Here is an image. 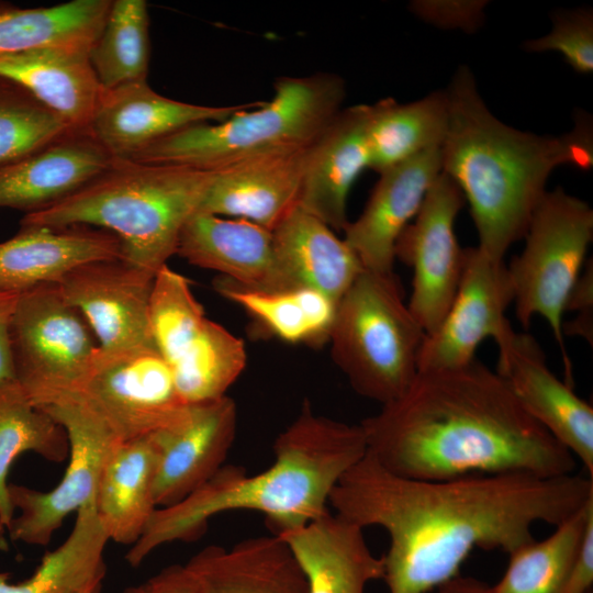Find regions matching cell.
<instances>
[{"instance_id": "obj_18", "label": "cell", "mask_w": 593, "mask_h": 593, "mask_svg": "<svg viewBox=\"0 0 593 593\" xmlns=\"http://www.w3.org/2000/svg\"><path fill=\"white\" fill-rule=\"evenodd\" d=\"M253 103H187L157 93L147 80L135 81L102 90L88 128L114 159H131L169 134L193 124L222 122Z\"/></svg>"}, {"instance_id": "obj_3", "label": "cell", "mask_w": 593, "mask_h": 593, "mask_svg": "<svg viewBox=\"0 0 593 593\" xmlns=\"http://www.w3.org/2000/svg\"><path fill=\"white\" fill-rule=\"evenodd\" d=\"M448 130L441 171L460 189L479 236L478 247L495 260L522 239L560 166H593L591 120L578 118L561 135L523 132L504 124L481 98L475 79L461 66L446 89Z\"/></svg>"}, {"instance_id": "obj_14", "label": "cell", "mask_w": 593, "mask_h": 593, "mask_svg": "<svg viewBox=\"0 0 593 593\" xmlns=\"http://www.w3.org/2000/svg\"><path fill=\"white\" fill-rule=\"evenodd\" d=\"M513 301L504 261L478 246L465 249L456 294L438 327L425 337L418 371L456 369L475 360L479 345L488 337L495 339L511 324L505 311Z\"/></svg>"}, {"instance_id": "obj_28", "label": "cell", "mask_w": 593, "mask_h": 593, "mask_svg": "<svg viewBox=\"0 0 593 593\" xmlns=\"http://www.w3.org/2000/svg\"><path fill=\"white\" fill-rule=\"evenodd\" d=\"M0 77L25 88L72 128H88L100 83L88 53L37 48L0 55Z\"/></svg>"}, {"instance_id": "obj_22", "label": "cell", "mask_w": 593, "mask_h": 593, "mask_svg": "<svg viewBox=\"0 0 593 593\" xmlns=\"http://www.w3.org/2000/svg\"><path fill=\"white\" fill-rule=\"evenodd\" d=\"M369 104L342 109L310 146L299 204L334 231L347 223L350 189L370 166Z\"/></svg>"}, {"instance_id": "obj_39", "label": "cell", "mask_w": 593, "mask_h": 593, "mask_svg": "<svg viewBox=\"0 0 593 593\" xmlns=\"http://www.w3.org/2000/svg\"><path fill=\"white\" fill-rule=\"evenodd\" d=\"M122 593H203V591L186 564H172L142 583L126 588Z\"/></svg>"}, {"instance_id": "obj_6", "label": "cell", "mask_w": 593, "mask_h": 593, "mask_svg": "<svg viewBox=\"0 0 593 593\" xmlns=\"http://www.w3.org/2000/svg\"><path fill=\"white\" fill-rule=\"evenodd\" d=\"M273 97L254 102L222 122L199 123L143 148L131 160L216 171L254 157L310 147L343 109V78L318 72L283 76Z\"/></svg>"}, {"instance_id": "obj_5", "label": "cell", "mask_w": 593, "mask_h": 593, "mask_svg": "<svg viewBox=\"0 0 593 593\" xmlns=\"http://www.w3.org/2000/svg\"><path fill=\"white\" fill-rule=\"evenodd\" d=\"M213 172L115 159L89 183L21 225H85L114 234L123 260L157 272L177 253L180 232L200 206Z\"/></svg>"}, {"instance_id": "obj_25", "label": "cell", "mask_w": 593, "mask_h": 593, "mask_svg": "<svg viewBox=\"0 0 593 593\" xmlns=\"http://www.w3.org/2000/svg\"><path fill=\"white\" fill-rule=\"evenodd\" d=\"M186 566L203 593H307L291 549L273 534L247 538L231 548L210 545Z\"/></svg>"}, {"instance_id": "obj_31", "label": "cell", "mask_w": 593, "mask_h": 593, "mask_svg": "<svg viewBox=\"0 0 593 593\" xmlns=\"http://www.w3.org/2000/svg\"><path fill=\"white\" fill-rule=\"evenodd\" d=\"M112 0H72L52 7L0 4V55L37 48L89 52Z\"/></svg>"}, {"instance_id": "obj_11", "label": "cell", "mask_w": 593, "mask_h": 593, "mask_svg": "<svg viewBox=\"0 0 593 593\" xmlns=\"http://www.w3.org/2000/svg\"><path fill=\"white\" fill-rule=\"evenodd\" d=\"M71 399L91 410L120 441L168 427L188 405L155 346L111 356L98 353L87 384Z\"/></svg>"}, {"instance_id": "obj_41", "label": "cell", "mask_w": 593, "mask_h": 593, "mask_svg": "<svg viewBox=\"0 0 593 593\" xmlns=\"http://www.w3.org/2000/svg\"><path fill=\"white\" fill-rule=\"evenodd\" d=\"M593 584V514L590 515L583 537L564 580L561 593H591Z\"/></svg>"}, {"instance_id": "obj_30", "label": "cell", "mask_w": 593, "mask_h": 593, "mask_svg": "<svg viewBox=\"0 0 593 593\" xmlns=\"http://www.w3.org/2000/svg\"><path fill=\"white\" fill-rule=\"evenodd\" d=\"M448 121L446 90L407 103L385 98L369 104V168L381 174L428 149L440 147Z\"/></svg>"}, {"instance_id": "obj_10", "label": "cell", "mask_w": 593, "mask_h": 593, "mask_svg": "<svg viewBox=\"0 0 593 593\" xmlns=\"http://www.w3.org/2000/svg\"><path fill=\"white\" fill-rule=\"evenodd\" d=\"M59 424L68 438V465L59 483L49 491L9 484L14 515L11 539L45 546L64 519L96 503L99 481L113 448L121 443L83 403L68 399L41 409Z\"/></svg>"}, {"instance_id": "obj_23", "label": "cell", "mask_w": 593, "mask_h": 593, "mask_svg": "<svg viewBox=\"0 0 593 593\" xmlns=\"http://www.w3.org/2000/svg\"><path fill=\"white\" fill-rule=\"evenodd\" d=\"M123 259L121 240L104 230L71 225H21L0 242V290L22 293L46 283H58L88 262Z\"/></svg>"}, {"instance_id": "obj_35", "label": "cell", "mask_w": 593, "mask_h": 593, "mask_svg": "<svg viewBox=\"0 0 593 593\" xmlns=\"http://www.w3.org/2000/svg\"><path fill=\"white\" fill-rule=\"evenodd\" d=\"M88 57L102 90L147 80L149 15L145 0H112Z\"/></svg>"}, {"instance_id": "obj_37", "label": "cell", "mask_w": 593, "mask_h": 593, "mask_svg": "<svg viewBox=\"0 0 593 593\" xmlns=\"http://www.w3.org/2000/svg\"><path fill=\"white\" fill-rule=\"evenodd\" d=\"M71 128L25 88L0 77V165L45 146Z\"/></svg>"}, {"instance_id": "obj_40", "label": "cell", "mask_w": 593, "mask_h": 593, "mask_svg": "<svg viewBox=\"0 0 593 593\" xmlns=\"http://www.w3.org/2000/svg\"><path fill=\"white\" fill-rule=\"evenodd\" d=\"M592 266L585 268L573 287L566 311L578 310L580 313L569 326L562 328L563 334H577L592 344V306H593V275Z\"/></svg>"}, {"instance_id": "obj_29", "label": "cell", "mask_w": 593, "mask_h": 593, "mask_svg": "<svg viewBox=\"0 0 593 593\" xmlns=\"http://www.w3.org/2000/svg\"><path fill=\"white\" fill-rule=\"evenodd\" d=\"M591 514L593 500L556 525L547 538L508 553L506 570L495 584L458 574L439 586L438 593H561Z\"/></svg>"}, {"instance_id": "obj_1", "label": "cell", "mask_w": 593, "mask_h": 593, "mask_svg": "<svg viewBox=\"0 0 593 593\" xmlns=\"http://www.w3.org/2000/svg\"><path fill=\"white\" fill-rule=\"evenodd\" d=\"M593 500V479L575 473L403 478L369 455L333 488L334 513L389 536L383 581L389 593H427L456 575L474 548L511 553L535 539L537 523L558 525Z\"/></svg>"}, {"instance_id": "obj_8", "label": "cell", "mask_w": 593, "mask_h": 593, "mask_svg": "<svg viewBox=\"0 0 593 593\" xmlns=\"http://www.w3.org/2000/svg\"><path fill=\"white\" fill-rule=\"evenodd\" d=\"M523 238L522 253L506 266L516 317L524 328L529 327L535 315L548 322L562 354L564 381L572 385L562 316L593 239V210L561 188L547 191Z\"/></svg>"}, {"instance_id": "obj_20", "label": "cell", "mask_w": 593, "mask_h": 593, "mask_svg": "<svg viewBox=\"0 0 593 593\" xmlns=\"http://www.w3.org/2000/svg\"><path fill=\"white\" fill-rule=\"evenodd\" d=\"M176 254L245 288H294L278 261L272 231L247 220L197 211L180 232Z\"/></svg>"}, {"instance_id": "obj_34", "label": "cell", "mask_w": 593, "mask_h": 593, "mask_svg": "<svg viewBox=\"0 0 593 593\" xmlns=\"http://www.w3.org/2000/svg\"><path fill=\"white\" fill-rule=\"evenodd\" d=\"M29 451L60 462L68 457V438L64 428L11 381L0 385V516L7 532L15 515L9 494V470L19 456Z\"/></svg>"}, {"instance_id": "obj_36", "label": "cell", "mask_w": 593, "mask_h": 593, "mask_svg": "<svg viewBox=\"0 0 593 593\" xmlns=\"http://www.w3.org/2000/svg\"><path fill=\"white\" fill-rule=\"evenodd\" d=\"M246 360L244 342L213 322L202 345L170 369L179 394L190 404L226 395Z\"/></svg>"}, {"instance_id": "obj_21", "label": "cell", "mask_w": 593, "mask_h": 593, "mask_svg": "<svg viewBox=\"0 0 593 593\" xmlns=\"http://www.w3.org/2000/svg\"><path fill=\"white\" fill-rule=\"evenodd\" d=\"M309 148L276 152L213 171L198 211L273 231L299 203Z\"/></svg>"}, {"instance_id": "obj_4", "label": "cell", "mask_w": 593, "mask_h": 593, "mask_svg": "<svg viewBox=\"0 0 593 593\" xmlns=\"http://www.w3.org/2000/svg\"><path fill=\"white\" fill-rule=\"evenodd\" d=\"M273 463L248 474L224 465L180 502L158 507L125 560L138 567L158 547L198 538L221 513L255 511L272 533L302 526L325 514L333 488L366 454L360 424L314 413L304 401L298 416L277 436Z\"/></svg>"}, {"instance_id": "obj_38", "label": "cell", "mask_w": 593, "mask_h": 593, "mask_svg": "<svg viewBox=\"0 0 593 593\" xmlns=\"http://www.w3.org/2000/svg\"><path fill=\"white\" fill-rule=\"evenodd\" d=\"M527 52H558L579 74L593 71V13L577 9L555 13L552 29L541 37L526 41Z\"/></svg>"}, {"instance_id": "obj_45", "label": "cell", "mask_w": 593, "mask_h": 593, "mask_svg": "<svg viewBox=\"0 0 593 593\" xmlns=\"http://www.w3.org/2000/svg\"><path fill=\"white\" fill-rule=\"evenodd\" d=\"M102 583H103V581H99L97 583H93L92 585L88 586L87 589H85L80 593H102V588H103Z\"/></svg>"}, {"instance_id": "obj_26", "label": "cell", "mask_w": 593, "mask_h": 593, "mask_svg": "<svg viewBox=\"0 0 593 593\" xmlns=\"http://www.w3.org/2000/svg\"><path fill=\"white\" fill-rule=\"evenodd\" d=\"M272 236L278 261L292 286L317 290L336 305L365 270L344 238L299 203Z\"/></svg>"}, {"instance_id": "obj_33", "label": "cell", "mask_w": 593, "mask_h": 593, "mask_svg": "<svg viewBox=\"0 0 593 593\" xmlns=\"http://www.w3.org/2000/svg\"><path fill=\"white\" fill-rule=\"evenodd\" d=\"M215 291L242 306L278 338L296 343L327 340L335 316L336 303L324 293L305 287L281 291L245 288L219 277Z\"/></svg>"}, {"instance_id": "obj_16", "label": "cell", "mask_w": 593, "mask_h": 593, "mask_svg": "<svg viewBox=\"0 0 593 593\" xmlns=\"http://www.w3.org/2000/svg\"><path fill=\"white\" fill-rule=\"evenodd\" d=\"M237 421L235 401L224 395L188 404L175 423L153 434L158 449L157 507L180 502L224 466Z\"/></svg>"}, {"instance_id": "obj_43", "label": "cell", "mask_w": 593, "mask_h": 593, "mask_svg": "<svg viewBox=\"0 0 593 593\" xmlns=\"http://www.w3.org/2000/svg\"><path fill=\"white\" fill-rule=\"evenodd\" d=\"M20 293L0 290V385L14 381L10 325Z\"/></svg>"}, {"instance_id": "obj_13", "label": "cell", "mask_w": 593, "mask_h": 593, "mask_svg": "<svg viewBox=\"0 0 593 593\" xmlns=\"http://www.w3.org/2000/svg\"><path fill=\"white\" fill-rule=\"evenodd\" d=\"M156 273L121 258L88 262L57 284L82 315L100 355H118L155 346L150 299Z\"/></svg>"}, {"instance_id": "obj_9", "label": "cell", "mask_w": 593, "mask_h": 593, "mask_svg": "<svg viewBox=\"0 0 593 593\" xmlns=\"http://www.w3.org/2000/svg\"><path fill=\"white\" fill-rule=\"evenodd\" d=\"M98 343L57 283L20 293L10 325L14 381L35 406L78 395L94 367Z\"/></svg>"}, {"instance_id": "obj_17", "label": "cell", "mask_w": 593, "mask_h": 593, "mask_svg": "<svg viewBox=\"0 0 593 593\" xmlns=\"http://www.w3.org/2000/svg\"><path fill=\"white\" fill-rule=\"evenodd\" d=\"M440 174V147L379 174L363 211L343 230L365 270L393 273L396 243Z\"/></svg>"}, {"instance_id": "obj_2", "label": "cell", "mask_w": 593, "mask_h": 593, "mask_svg": "<svg viewBox=\"0 0 593 593\" xmlns=\"http://www.w3.org/2000/svg\"><path fill=\"white\" fill-rule=\"evenodd\" d=\"M366 454L393 474L416 480L523 473H573L575 458L478 360L418 371L406 391L360 422Z\"/></svg>"}, {"instance_id": "obj_24", "label": "cell", "mask_w": 593, "mask_h": 593, "mask_svg": "<svg viewBox=\"0 0 593 593\" xmlns=\"http://www.w3.org/2000/svg\"><path fill=\"white\" fill-rule=\"evenodd\" d=\"M291 549L307 583V593H365L382 580L384 566L368 546L363 528L327 511L296 527L272 533Z\"/></svg>"}, {"instance_id": "obj_42", "label": "cell", "mask_w": 593, "mask_h": 593, "mask_svg": "<svg viewBox=\"0 0 593 593\" xmlns=\"http://www.w3.org/2000/svg\"><path fill=\"white\" fill-rule=\"evenodd\" d=\"M414 4V11L421 16L436 22L438 25H456L466 29L475 25L481 16L483 4L475 2H419Z\"/></svg>"}, {"instance_id": "obj_12", "label": "cell", "mask_w": 593, "mask_h": 593, "mask_svg": "<svg viewBox=\"0 0 593 593\" xmlns=\"http://www.w3.org/2000/svg\"><path fill=\"white\" fill-rule=\"evenodd\" d=\"M465 203L458 186L441 171L396 243L395 257L413 268L407 305L426 335L443 321L461 278L465 249L454 225Z\"/></svg>"}, {"instance_id": "obj_19", "label": "cell", "mask_w": 593, "mask_h": 593, "mask_svg": "<svg viewBox=\"0 0 593 593\" xmlns=\"http://www.w3.org/2000/svg\"><path fill=\"white\" fill-rule=\"evenodd\" d=\"M115 159L89 128H71L45 146L0 165V208L35 213L69 197Z\"/></svg>"}, {"instance_id": "obj_32", "label": "cell", "mask_w": 593, "mask_h": 593, "mask_svg": "<svg viewBox=\"0 0 593 593\" xmlns=\"http://www.w3.org/2000/svg\"><path fill=\"white\" fill-rule=\"evenodd\" d=\"M108 541L94 504L85 506L65 541L43 557L29 579L10 583L9 573L0 572V593H80L103 581Z\"/></svg>"}, {"instance_id": "obj_15", "label": "cell", "mask_w": 593, "mask_h": 593, "mask_svg": "<svg viewBox=\"0 0 593 593\" xmlns=\"http://www.w3.org/2000/svg\"><path fill=\"white\" fill-rule=\"evenodd\" d=\"M494 340L499 349L495 372L523 409L580 460L592 478V406L551 372L533 336L510 324Z\"/></svg>"}, {"instance_id": "obj_7", "label": "cell", "mask_w": 593, "mask_h": 593, "mask_svg": "<svg viewBox=\"0 0 593 593\" xmlns=\"http://www.w3.org/2000/svg\"><path fill=\"white\" fill-rule=\"evenodd\" d=\"M425 337L394 272L363 270L338 301L328 340L351 388L383 405L415 379Z\"/></svg>"}, {"instance_id": "obj_44", "label": "cell", "mask_w": 593, "mask_h": 593, "mask_svg": "<svg viewBox=\"0 0 593 593\" xmlns=\"http://www.w3.org/2000/svg\"><path fill=\"white\" fill-rule=\"evenodd\" d=\"M5 533H7V528L1 519V516H0V551H4L8 549V542H7V539H5Z\"/></svg>"}, {"instance_id": "obj_27", "label": "cell", "mask_w": 593, "mask_h": 593, "mask_svg": "<svg viewBox=\"0 0 593 593\" xmlns=\"http://www.w3.org/2000/svg\"><path fill=\"white\" fill-rule=\"evenodd\" d=\"M158 449L153 435L119 443L104 465L96 496L97 516L109 540L134 545L158 508Z\"/></svg>"}]
</instances>
